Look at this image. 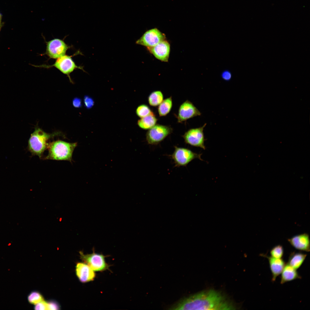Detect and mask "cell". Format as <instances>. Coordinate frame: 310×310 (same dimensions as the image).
I'll list each match as a JSON object with an SVG mask.
<instances>
[{
	"instance_id": "1",
	"label": "cell",
	"mask_w": 310,
	"mask_h": 310,
	"mask_svg": "<svg viewBox=\"0 0 310 310\" xmlns=\"http://www.w3.org/2000/svg\"><path fill=\"white\" fill-rule=\"evenodd\" d=\"M170 308L173 310H229L235 307L220 292L211 289L186 298Z\"/></svg>"
},
{
	"instance_id": "2",
	"label": "cell",
	"mask_w": 310,
	"mask_h": 310,
	"mask_svg": "<svg viewBox=\"0 0 310 310\" xmlns=\"http://www.w3.org/2000/svg\"><path fill=\"white\" fill-rule=\"evenodd\" d=\"M61 133L58 132L47 133L36 127L28 140V150L33 156H37L40 158H42L44 152L47 148L49 140L55 136L61 135Z\"/></svg>"
},
{
	"instance_id": "3",
	"label": "cell",
	"mask_w": 310,
	"mask_h": 310,
	"mask_svg": "<svg viewBox=\"0 0 310 310\" xmlns=\"http://www.w3.org/2000/svg\"><path fill=\"white\" fill-rule=\"evenodd\" d=\"M78 143H69L57 140L49 143L48 155L43 160H66L71 162L73 152Z\"/></svg>"
},
{
	"instance_id": "4",
	"label": "cell",
	"mask_w": 310,
	"mask_h": 310,
	"mask_svg": "<svg viewBox=\"0 0 310 310\" xmlns=\"http://www.w3.org/2000/svg\"><path fill=\"white\" fill-rule=\"evenodd\" d=\"M174 148V151L170 156L173 161L175 167L186 166L195 159L203 160L201 158L202 154L195 153L186 148L176 146Z\"/></svg>"
},
{
	"instance_id": "5",
	"label": "cell",
	"mask_w": 310,
	"mask_h": 310,
	"mask_svg": "<svg viewBox=\"0 0 310 310\" xmlns=\"http://www.w3.org/2000/svg\"><path fill=\"white\" fill-rule=\"evenodd\" d=\"M92 250V253L86 254L80 251L79 253L82 260L94 272H102L108 270L110 266L106 261V256L102 254L96 253L94 248Z\"/></svg>"
},
{
	"instance_id": "6",
	"label": "cell",
	"mask_w": 310,
	"mask_h": 310,
	"mask_svg": "<svg viewBox=\"0 0 310 310\" xmlns=\"http://www.w3.org/2000/svg\"><path fill=\"white\" fill-rule=\"evenodd\" d=\"M173 131L172 128L169 126L156 124L147 132L146 141L150 145L158 144L170 135Z\"/></svg>"
},
{
	"instance_id": "7",
	"label": "cell",
	"mask_w": 310,
	"mask_h": 310,
	"mask_svg": "<svg viewBox=\"0 0 310 310\" xmlns=\"http://www.w3.org/2000/svg\"><path fill=\"white\" fill-rule=\"evenodd\" d=\"M207 124L202 127L189 129L182 136L185 142L194 147H199L204 150L206 149L204 142L205 139L204 130Z\"/></svg>"
},
{
	"instance_id": "8",
	"label": "cell",
	"mask_w": 310,
	"mask_h": 310,
	"mask_svg": "<svg viewBox=\"0 0 310 310\" xmlns=\"http://www.w3.org/2000/svg\"><path fill=\"white\" fill-rule=\"evenodd\" d=\"M71 56L64 55L57 59L55 63L51 65H42L36 66L37 67L49 68L54 67L64 74L67 75L70 81L72 82L69 74L77 68L84 70L83 67L77 66L73 60Z\"/></svg>"
},
{
	"instance_id": "9",
	"label": "cell",
	"mask_w": 310,
	"mask_h": 310,
	"mask_svg": "<svg viewBox=\"0 0 310 310\" xmlns=\"http://www.w3.org/2000/svg\"><path fill=\"white\" fill-rule=\"evenodd\" d=\"M165 34L156 28L146 31L138 40L136 44L145 46L148 48L154 46L165 40Z\"/></svg>"
},
{
	"instance_id": "10",
	"label": "cell",
	"mask_w": 310,
	"mask_h": 310,
	"mask_svg": "<svg viewBox=\"0 0 310 310\" xmlns=\"http://www.w3.org/2000/svg\"><path fill=\"white\" fill-rule=\"evenodd\" d=\"M46 42V54L50 58L57 59L65 55L69 46L62 40L55 38Z\"/></svg>"
},
{
	"instance_id": "11",
	"label": "cell",
	"mask_w": 310,
	"mask_h": 310,
	"mask_svg": "<svg viewBox=\"0 0 310 310\" xmlns=\"http://www.w3.org/2000/svg\"><path fill=\"white\" fill-rule=\"evenodd\" d=\"M201 115V112L193 104L187 100L180 105L176 117L178 122L181 123L189 119Z\"/></svg>"
},
{
	"instance_id": "12",
	"label": "cell",
	"mask_w": 310,
	"mask_h": 310,
	"mask_svg": "<svg viewBox=\"0 0 310 310\" xmlns=\"http://www.w3.org/2000/svg\"><path fill=\"white\" fill-rule=\"evenodd\" d=\"M287 240L296 249L306 252L310 251V240L308 234L305 233L296 235L288 239Z\"/></svg>"
},
{
	"instance_id": "13",
	"label": "cell",
	"mask_w": 310,
	"mask_h": 310,
	"mask_svg": "<svg viewBox=\"0 0 310 310\" xmlns=\"http://www.w3.org/2000/svg\"><path fill=\"white\" fill-rule=\"evenodd\" d=\"M147 49L150 53L158 59L162 61H168L170 46L166 40H164L155 46Z\"/></svg>"
},
{
	"instance_id": "14",
	"label": "cell",
	"mask_w": 310,
	"mask_h": 310,
	"mask_svg": "<svg viewBox=\"0 0 310 310\" xmlns=\"http://www.w3.org/2000/svg\"><path fill=\"white\" fill-rule=\"evenodd\" d=\"M76 273L80 281L86 283L94 280L96 277L95 272L84 262H78L76 266Z\"/></svg>"
},
{
	"instance_id": "15",
	"label": "cell",
	"mask_w": 310,
	"mask_h": 310,
	"mask_svg": "<svg viewBox=\"0 0 310 310\" xmlns=\"http://www.w3.org/2000/svg\"><path fill=\"white\" fill-rule=\"evenodd\" d=\"M260 255L268 259L272 273V281L274 282L281 274L286 264L282 258H275L265 254H262Z\"/></svg>"
},
{
	"instance_id": "16",
	"label": "cell",
	"mask_w": 310,
	"mask_h": 310,
	"mask_svg": "<svg viewBox=\"0 0 310 310\" xmlns=\"http://www.w3.org/2000/svg\"><path fill=\"white\" fill-rule=\"evenodd\" d=\"M280 283L283 284L292 280L301 278L297 270L287 263L286 264L281 274Z\"/></svg>"
},
{
	"instance_id": "17",
	"label": "cell",
	"mask_w": 310,
	"mask_h": 310,
	"mask_svg": "<svg viewBox=\"0 0 310 310\" xmlns=\"http://www.w3.org/2000/svg\"><path fill=\"white\" fill-rule=\"evenodd\" d=\"M307 256L306 254L301 252H292L290 254L287 264L297 270L301 266Z\"/></svg>"
},
{
	"instance_id": "18",
	"label": "cell",
	"mask_w": 310,
	"mask_h": 310,
	"mask_svg": "<svg viewBox=\"0 0 310 310\" xmlns=\"http://www.w3.org/2000/svg\"><path fill=\"white\" fill-rule=\"evenodd\" d=\"M157 120V118L153 112L148 115L141 118L137 121V125L142 129L149 130L156 124Z\"/></svg>"
},
{
	"instance_id": "19",
	"label": "cell",
	"mask_w": 310,
	"mask_h": 310,
	"mask_svg": "<svg viewBox=\"0 0 310 310\" xmlns=\"http://www.w3.org/2000/svg\"><path fill=\"white\" fill-rule=\"evenodd\" d=\"M158 111L160 117L165 116L170 111L173 106V101L171 96L163 100L158 106Z\"/></svg>"
},
{
	"instance_id": "20",
	"label": "cell",
	"mask_w": 310,
	"mask_h": 310,
	"mask_svg": "<svg viewBox=\"0 0 310 310\" xmlns=\"http://www.w3.org/2000/svg\"><path fill=\"white\" fill-rule=\"evenodd\" d=\"M164 100V96L162 92L156 90L152 92L148 97V101L150 105L153 107L158 106Z\"/></svg>"
},
{
	"instance_id": "21",
	"label": "cell",
	"mask_w": 310,
	"mask_h": 310,
	"mask_svg": "<svg viewBox=\"0 0 310 310\" xmlns=\"http://www.w3.org/2000/svg\"><path fill=\"white\" fill-rule=\"evenodd\" d=\"M153 113L150 108L146 104H142L138 106L136 110L137 115L142 118L150 115Z\"/></svg>"
},
{
	"instance_id": "22",
	"label": "cell",
	"mask_w": 310,
	"mask_h": 310,
	"mask_svg": "<svg viewBox=\"0 0 310 310\" xmlns=\"http://www.w3.org/2000/svg\"><path fill=\"white\" fill-rule=\"evenodd\" d=\"M284 253V248L282 245H280L274 246L270 251V256L276 258H282Z\"/></svg>"
},
{
	"instance_id": "23",
	"label": "cell",
	"mask_w": 310,
	"mask_h": 310,
	"mask_svg": "<svg viewBox=\"0 0 310 310\" xmlns=\"http://www.w3.org/2000/svg\"><path fill=\"white\" fill-rule=\"evenodd\" d=\"M28 299L30 303L34 305L44 300L41 294L36 291L31 292L28 295Z\"/></svg>"
},
{
	"instance_id": "24",
	"label": "cell",
	"mask_w": 310,
	"mask_h": 310,
	"mask_svg": "<svg viewBox=\"0 0 310 310\" xmlns=\"http://www.w3.org/2000/svg\"><path fill=\"white\" fill-rule=\"evenodd\" d=\"M84 103L86 108L89 109L93 106L94 102V100L91 97L88 95H85L84 98Z\"/></svg>"
},
{
	"instance_id": "25",
	"label": "cell",
	"mask_w": 310,
	"mask_h": 310,
	"mask_svg": "<svg viewBox=\"0 0 310 310\" xmlns=\"http://www.w3.org/2000/svg\"><path fill=\"white\" fill-rule=\"evenodd\" d=\"M47 303V310H58L60 309V306L57 302L55 301H51Z\"/></svg>"
},
{
	"instance_id": "26",
	"label": "cell",
	"mask_w": 310,
	"mask_h": 310,
	"mask_svg": "<svg viewBox=\"0 0 310 310\" xmlns=\"http://www.w3.org/2000/svg\"><path fill=\"white\" fill-rule=\"evenodd\" d=\"M34 307L35 310H47V302L44 300L41 301L35 305Z\"/></svg>"
},
{
	"instance_id": "27",
	"label": "cell",
	"mask_w": 310,
	"mask_h": 310,
	"mask_svg": "<svg viewBox=\"0 0 310 310\" xmlns=\"http://www.w3.org/2000/svg\"><path fill=\"white\" fill-rule=\"evenodd\" d=\"M72 104L75 108H79L82 106V100L79 98L75 97L72 100Z\"/></svg>"
},
{
	"instance_id": "28",
	"label": "cell",
	"mask_w": 310,
	"mask_h": 310,
	"mask_svg": "<svg viewBox=\"0 0 310 310\" xmlns=\"http://www.w3.org/2000/svg\"><path fill=\"white\" fill-rule=\"evenodd\" d=\"M221 77L224 80L228 81L230 80L231 79L232 75L229 71L226 70L222 72Z\"/></svg>"
},
{
	"instance_id": "29",
	"label": "cell",
	"mask_w": 310,
	"mask_h": 310,
	"mask_svg": "<svg viewBox=\"0 0 310 310\" xmlns=\"http://www.w3.org/2000/svg\"><path fill=\"white\" fill-rule=\"evenodd\" d=\"M2 16L1 14L0 13V24H1V20Z\"/></svg>"
},
{
	"instance_id": "30",
	"label": "cell",
	"mask_w": 310,
	"mask_h": 310,
	"mask_svg": "<svg viewBox=\"0 0 310 310\" xmlns=\"http://www.w3.org/2000/svg\"><path fill=\"white\" fill-rule=\"evenodd\" d=\"M1 24H0V30L1 29Z\"/></svg>"
}]
</instances>
